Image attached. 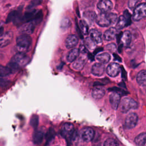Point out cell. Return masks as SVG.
Segmentation results:
<instances>
[{"instance_id": "9c48e42d", "label": "cell", "mask_w": 146, "mask_h": 146, "mask_svg": "<svg viewBox=\"0 0 146 146\" xmlns=\"http://www.w3.org/2000/svg\"><path fill=\"white\" fill-rule=\"evenodd\" d=\"M13 33L11 31H7L0 35V47H5L8 46L12 41Z\"/></svg>"}, {"instance_id": "83f0119b", "label": "cell", "mask_w": 146, "mask_h": 146, "mask_svg": "<svg viewBox=\"0 0 146 146\" xmlns=\"http://www.w3.org/2000/svg\"><path fill=\"white\" fill-rule=\"evenodd\" d=\"M70 24H71V22L70 19L67 17H65L62 19L60 24V27L62 29L64 30L69 27Z\"/></svg>"}, {"instance_id": "ac0fdd59", "label": "cell", "mask_w": 146, "mask_h": 146, "mask_svg": "<svg viewBox=\"0 0 146 146\" xmlns=\"http://www.w3.org/2000/svg\"><path fill=\"white\" fill-rule=\"evenodd\" d=\"M117 30L115 27H111L107 30L104 34V39L107 41L113 40L117 35Z\"/></svg>"}, {"instance_id": "44dd1931", "label": "cell", "mask_w": 146, "mask_h": 146, "mask_svg": "<svg viewBox=\"0 0 146 146\" xmlns=\"http://www.w3.org/2000/svg\"><path fill=\"white\" fill-rule=\"evenodd\" d=\"M105 94V90L99 87H96L93 88L92 91V96L95 99H99L102 98Z\"/></svg>"}, {"instance_id": "277c9868", "label": "cell", "mask_w": 146, "mask_h": 146, "mask_svg": "<svg viewBox=\"0 0 146 146\" xmlns=\"http://www.w3.org/2000/svg\"><path fill=\"white\" fill-rule=\"evenodd\" d=\"M120 103V109L122 113H127L130 110H135L138 108L137 103L129 97L123 98Z\"/></svg>"}, {"instance_id": "5bb4252c", "label": "cell", "mask_w": 146, "mask_h": 146, "mask_svg": "<svg viewBox=\"0 0 146 146\" xmlns=\"http://www.w3.org/2000/svg\"><path fill=\"white\" fill-rule=\"evenodd\" d=\"M105 71L104 64L100 63H96L92 66L91 72L93 75L97 76H100L103 75Z\"/></svg>"}, {"instance_id": "ffe728a7", "label": "cell", "mask_w": 146, "mask_h": 146, "mask_svg": "<svg viewBox=\"0 0 146 146\" xmlns=\"http://www.w3.org/2000/svg\"><path fill=\"white\" fill-rule=\"evenodd\" d=\"M136 81L137 83L141 87H145L146 84V71L143 70L139 72L136 76Z\"/></svg>"}, {"instance_id": "4fadbf2b", "label": "cell", "mask_w": 146, "mask_h": 146, "mask_svg": "<svg viewBox=\"0 0 146 146\" xmlns=\"http://www.w3.org/2000/svg\"><path fill=\"white\" fill-rule=\"evenodd\" d=\"M35 25L32 22H29L23 24L19 29L20 32L22 34L29 35L33 33Z\"/></svg>"}, {"instance_id": "8992f818", "label": "cell", "mask_w": 146, "mask_h": 146, "mask_svg": "<svg viewBox=\"0 0 146 146\" xmlns=\"http://www.w3.org/2000/svg\"><path fill=\"white\" fill-rule=\"evenodd\" d=\"M79 135L81 140L84 143L91 141L94 137L95 132L92 128L85 127L80 130Z\"/></svg>"}, {"instance_id": "e0dca14e", "label": "cell", "mask_w": 146, "mask_h": 146, "mask_svg": "<svg viewBox=\"0 0 146 146\" xmlns=\"http://www.w3.org/2000/svg\"><path fill=\"white\" fill-rule=\"evenodd\" d=\"M132 39V35L129 31H125L121 34L120 41L121 45L123 46H128L131 43Z\"/></svg>"}, {"instance_id": "52a82bcc", "label": "cell", "mask_w": 146, "mask_h": 146, "mask_svg": "<svg viewBox=\"0 0 146 146\" xmlns=\"http://www.w3.org/2000/svg\"><path fill=\"white\" fill-rule=\"evenodd\" d=\"M75 131L74 126L70 123H64L61 129V134L67 140H71Z\"/></svg>"}, {"instance_id": "f35d334b", "label": "cell", "mask_w": 146, "mask_h": 146, "mask_svg": "<svg viewBox=\"0 0 146 146\" xmlns=\"http://www.w3.org/2000/svg\"><path fill=\"white\" fill-rule=\"evenodd\" d=\"M79 52H82V53H87L88 52V50L87 49V47L84 46V45H80L79 47Z\"/></svg>"}, {"instance_id": "f1b7e54d", "label": "cell", "mask_w": 146, "mask_h": 146, "mask_svg": "<svg viewBox=\"0 0 146 146\" xmlns=\"http://www.w3.org/2000/svg\"><path fill=\"white\" fill-rule=\"evenodd\" d=\"M11 73H12L11 70L7 66L0 64V77L6 76Z\"/></svg>"}, {"instance_id": "4316f807", "label": "cell", "mask_w": 146, "mask_h": 146, "mask_svg": "<svg viewBox=\"0 0 146 146\" xmlns=\"http://www.w3.org/2000/svg\"><path fill=\"white\" fill-rule=\"evenodd\" d=\"M79 25H80L79 29L80 30L81 33L84 35H87L88 33V24L84 20H80Z\"/></svg>"}, {"instance_id": "ba28073f", "label": "cell", "mask_w": 146, "mask_h": 146, "mask_svg": "<svg viewBox=\"0 0 146 146\" xmlns=\"http://www.w3.org/2000/svg\"><path fill=\"white\" fill-rule=\"evenodd\" d=\"M138 122V116L135 112L129 113L125 120V125L128 129H132L136 127Z\"/></svg>"}, {"instance_id": "b9f144b4", "label": "cell", "mask_w": 146, "mask_h": 146, "mask_svg": "<svg viewBox=\"0 0 146 146\" xmlns=\"http://www.w3.org/2000/svg\"><path fill=\"white\" fill-rule=\"evenodd\" d=\"M103 49V48H96L95 51H94V54H97V53H98L99 52H100V51H102Z\"/></svg>"}, {"instance_id": "d4e9b609", "label": "cell", "mask_w": 146, "mask_h": 146, "mask_svg": "<svg viewBox=\"0 0 146 146\" xmlns=\"http://www.w3.org/2000/svg\"><path fill=\"white\" fill-rule=\"evenodd\" d=\"M146 134L143 132L138 135L135 139V142L137 146H144L145 144Z\"/></svg>"}, {"instance_id": "30bf717a", "label": "cell", "mask_w": 146, "mask_h": 146, "mask_svg": "<svg viewBox=\"0 0 146 146\" xmlns=\"http://www.w3.org/2000/svg\"><path fill=\"white\" fill-rule=\"evenodd\" d=\"M120 72V67L116 63H111L106 68L107 74L111 77H115Z\"/></svg>"}, {"instance_id": "9a60e30c", "label": "cell", "mask_w": 146, "mask_h": 146, "mask_svg": "<svg viewBox=\"0 0 146 146\" xmlns=\"http://www.w3.org/2000/svg\"><path fill=\"white\" fill-rule=\"evenodd\" d=\"M78 43V38L76 35L71 34L67 36L65 44L67 48H72L76 46Z\"/></svg>"}, {"instance_id": "484cf974", "label": "cell", "mask_w": 146, "mask_h": 146, "mask_svg": "<svg viewBox=\"0 0 146 146\" xmlns=\"http://www.w3.org/2000/svg\"><path fill=\"white\" fill-rule=\"evenodd\" d=\"M125 26H127V21H126L123 15H121V16L119 17V18L118 19V21H117V22L116 23L115 29L117 30H121Z\"/></svg>"}, {"instance_id": "8fae6325", "label": "cell", "mask_w": 146, "mask_h": 146, "mask_svg": "<svg viewBox=\"0 0 146 146\" xmlns=\"http://www.w3.org/2000/svg\"><path fill=\"white\" fill-rule=\"evenodd\" d=\"M113 7L112 2L110 0L100 1L97 4V7L102 13H107L110 11Z\"/></svg>"}, {"instance_id": "5b68a950", "label": "cell", "mask_w": 146, "mask_h": 146, "mask_svg": "<svg viewBox=\"0 0 146 146\" xmlns=\"http://www.w3.org/2000/svg\"><path fill=\"white\" fill-rule=\"evenodd\" d=\"M146 15V3L145 2L141 3L135 7L133 9V13L132 19L135 21H139Z\"/></svg>"}, {"instance_id": "e575fe53", "label": "cell", "mask_w": 146, "mask_h": 146, "mask_svg": "<svg viewBox=\"0 0 146 146\" xmlns=\"http://www.w3.org/2000/svg\"><path fill=\"white\" fill-rule=\"evenodd\" d=\"M106 48H107L108 51H110V52H115V51H116V46L115 44H114V43H110V44H108L107 45Z\"/></svg>"}, {"instance_id": "8d00e7d4", "label": "cell", "mask_w": 146, "mask_h": 146, "mask_svg": "<svg viewBox=\"0 0 146 146\" xmlns=\"http://www.w3.org/2000/svg\"><path fill=\"white\" fill-rule=\"evenodd\" d=\"M38 116L36 115H34L31 119V124L34 126H36L38 124Z\"/></svg>"}, {"instance_id": "f6af8a7d", "label": "cell", "mask_w": 146, "mask_h": 146, "mask_svg": "<svg viewBox=\"0 0 146 146\" xmlns=\"http://www.w3.org/2000/svg\"><path fill=\"white\" fill-rule=\"evenodd\" d=\"M2 25H3V22L0 21V29H1L2 27Z\"/></svg>"}, {"instance_id": "d6986e66", "label": "cell", "mask_w": 146, "mask_h": 146, "mask_svg": "<svg viewBox=\"0 0 146 146\" xmlns=\"http://www.w3.org/2000/svg\"><path fill=\"white\" fill-rule=\"evenodd\" d=\"M86 62V59L84 57L81 56L78 58L73 62L72 67L76 70H81L83 69Z\"/></svg>"}, {"instance_id": "60d3db41", "label": "cell", "mask_w": 146, "mask_h": 146, "mask_svg": "<svg viewBox=\"0 0 146 146\" xmlns=\"http://www.w3.org/2000/svg\"><path fill=\"white\" fill-rule=\"evenodd\" d=\"M113 56L115 57V60H118V61H119V62H121V60L120 57H119L117 54H113Z\"/></svg>"}, {"instance_id": "7a4b0ae2", "label": "cell", "mask_w": 146, "mask_h": 146, "mask_svg": "<svg viewBox=\"0 0 146 146\" xmlns=\"http://www.w3.org/2000/svg\"><path fill=\"white\" fill-rule=\"evenodd\" d=\"M117 15L113 13H101L96 15V23L101 27H108L116 23Z\"/></svg>"}, {"instance_id": "836d02e7", "label": "cell", "mask_w": 146, "mask_h": 146, "mask_svg": "<svg viewBox=\"0 0 146 146\" xmlns=\"http://www.w3.org/2000/svg\"><path fill=\"white\" fill-rule=\"evenodd\" d=\"M139 2V1H136V0H129L128 2V7L131 9L133 10L135 7L136 6V4Z\"/></svg>"}, {"instance_id": "7c38bea8", "label": "cell", "mask_w": 146, "mask_h": 146, "mask_svg": "<svg viewBox=\"0 0 146 146\" xmlns=\"http://www.w3.org/2000/svg\"><path fill=\"white\" fill-rule=\"evenodd\" d=\"M120 95L117 92H112L110 95L109 100L112 108L113 110H117L120 102Z\"/></svg>"}, {"instance_id": "d6a6232c", "label": "cell", "mask_w": 146, "mask_h": 146, "mask_svg": "<svg viewBox=\"0 0 146 146\" xmlns=\"http://www.w3.org/2000/svg\"><path fill=\"white\" fill-rule=\"evenodd\" d=\"M123 15L124 17V18L127 21V26H129L131 23V15H130L129 11L128 10H125L124 11Z\"/></svg>"}, {"instance_id": "7bdbcfd3", "label": "cell", "mask_w": 146, "mask_h": 146, "mask_svg": "<svg viewBox=\"0 0 146 146\" xmlns=\"http://www.w3.org/2000/svg\"><path fill=\"white\" fill-rule=\"evenodd\" d=\"M89 58H90V59H91V60H94V56H93V55H92V54H89Z\"/></svg>"}, {"instance_id": "4dcf8cb0", "label": "cell", "mask_w": 146, "mask_h": 146, "mask_svg": "<svg viewBox=\"0 0 146 146\" xmlns=\"http://www.w3.org/2000/svg\"><path fill=\"white\" fill-rule=\"evenodd\" d=\"M18 15V13L17 11H11L8 15L6 22H10L15 19H17V17Z\"/></svg>"}, {"instance_id": "7402d4cb", "label": "cell", "mask_w": 146, "mask_h": 146, "mask_svg": "<svg viewBox=\"0 0 146 146\" xmlns=\"http://www.w3.org/2000/svg\"><path fill=\"white\" fill-rule=\"evenodd\" d=\"M96 14L95 13V12H94V11H91V10H88V11H86L84 12L83 13V17L85 19V22L87 23V22H89L90 23H91L92 22H93L96 18Z\"/></svg>"}, {"instance_id": "3957f363", "label": "cell", "mask_w": 146, "mask_h": 146, "mask_svg": "<svg viewBox=\"0 0 146 146\" xmlns=\"http://www.w3.org/2000/svg\"><path fill=\"white\" fill-rule=\"evenodd\" d=\"M17 47L19 52L25 53L30 48L32 39L29 35L22 34L17 38Z\"/></svg>"}, {"instance_id": "1f68e13d", "label": "cell", "mask_w": 146, "mask_h": 146, "mask_svg": "<svg viewBox=\"0 0 146 146\" xmlns=\"http://www.w3.org/2000/svg\"><path fill=\"white\" fill-rule=\"evenodd\" d=\"M43 136V132H42L41 131H36L35 132V133L34 135V139L35 143L42 141Z\"/></svg>"}, {"instance_id": "cb8c5ba5", "label": "cell", "mask_w": 146, "mask_h": 146, "mask_svg": "<svg viewBox=\"0 0 146 146\" xmlns=\"http://www.w3.org/2000/svg\"><path fill=\"white\" fill-rule=\"evenodd\" d=\"M79 54V49L76 48H72L68 53V55L67 56V61L69 62H73L75 60H76L78 58Z\"/></svg>"}, {"instance_id": "ab89813d", "label": "cell", "mask_w": 146, "mask_h": 146, "mask_svg": "<svg viewBox=\"0 0 146 146\" xmlns=\"http://www.w3.org/2000/svg\"><path fill=\"white\" fill-rule=\"evenodd\" d=\"M121 72H122V77L123 78L126 79V78H127V73L125 72V71L124 70V68H123L121 67Z\"/></svg>"}, {"instance_id": "ee69618b", "label": "cell", "mask_w": 146, "mask_h": 146, "mask_svg": "<svg viewBox=\"0 0 146 146\" xmlns=\"http://www.w3.org/2000/svg\"><path fill=\"white\" fill-rule=\"evenodd\" d=\"M3 27H2L1 29H0V35L3 33Z\"/></svg>"}, {"instance_id": "2e32d148", "label": "cell", "mask_w": 146, "mask_h": 146, "mask_svg": "<svg viewBox=\"0 0 146 146\" xmlns=\"http://www.w3.org/2000/svg\"><path fill=\"white\" fill-rule=\"evenodd\" d=\"M91 39L95 43L99 44L102 42V33L96 29H92L90 32Z\"/></svg>"}, {"instance_id": "f546056e", "label": "cell", "mask_w": 146, "mask_h": 146, "mask_svg": "<svg viewBox=\"0 0 146 146\" xmlns=\"http://www.w3.org/2000/svg\"><path fill=\"white\" fill-rule=\"evenodd\" d=\"M103 146H119L117 141L113 139H107L104 142Z\"/></svg>"}, {"instance_id": "6da1fadb", "label": "cell", "mask_w": 146, "mask_h": 146, "mask_svg": "<svg viewBox=\"0 0 146 146\" xmlns=\"http://www.w3.org/2000/svg\"><path fill=\"white\" fill-rule=\"evenodd\" d=\"M29 60V57L25 53L18 52L13 56L7 67L11 70V72H14L17 71L19 68L27 64Z\"/></svg>"}, {"instance_id": "74e56055", "label": "cell", "mask_w": 146, "mask_h": 146, "mask_svg": "<svg viewBox=\"0 0 146 146\" xmlns=\"http://www.w3.org/2000/svg\"><path fill=\"white\" fill-rule=\"evenodd\" d=\"M41 3V2L40 1H31V3L29 5V7L31 9H32L33 7H34V6L38 5L39 4H40Z\"/></svg>"}, {"instance_id": "603a6c76", "label": "cell", "mask_w": 146, "mask_h": 146, "mask_svg": "<svg viewBox=\"0 0 146 146\" xmlns=\"http://www.w3.org/2000/svg\"><path fill=\"white\" fill-rule=\"evenodd\" d=\"M96 59L102 64H106L109 62L111 59L110 55L107 52H103L96 55Z\"/></svg>"}, {"instance_id": "d590c367", "label": "cell", "mask_w": 146, "mask_h": 146, "mask_svg": "<svg viewBox=\"0 0 146 146\" xmlns=\"http://www.w3.org/2000/svg\"><path fill=\"white\" fill-rule=\"evenodd\" d=\"M9 81L3 78H0V87H3L7 86L9 84Z\"/></svg>"}]
</instances>
